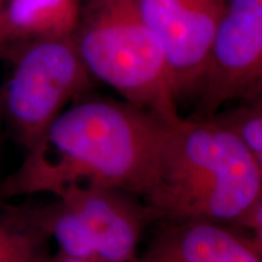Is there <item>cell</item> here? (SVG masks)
I'll return each mask as SVG.
<instances>
[{"instance_id": "cell-1", "label": "cell", "mask_w": 262, "mask_h": 262, "mask_svg": "<svg viewBox=\"0 0 262 262\" xmlns=\"http://www.w3.org/2000/svg\"><path fill=\"white\" fill-rule=\"evenodd\" d=\"M166 122L122 98L86 95L62 111L0 180V202L83 187L124 189L142 198Z\"/></svg>"}, {"instance_id": "cell-2", "label": "cell", "mask_w": 262, "mask_h": 262, "mask_svg": "<svg viewBox=\"0 0 262 262\" xmlns=\"http://www.w3.org/2000/svg\"><path fill=\"white\" fill-rule=\"evenodd\" d=\"M142 199L156 224L242 227L262 199V172L237 134L216 116L168 120Z\"/></svg>"}, {"instance_id": "cell-3", "label": "cell", "mask_w": 262, "mask_h": 262, "mask_svg": "<svg viewBox=\"0 0 262 262\" xmlns=\"http://www.w3.org/2000/svg\"><path fill=\"white\" fill-rule=\"evenodd\" d=\"M72 37L95 80L164 119L181 116L163 50L136 0H81Z\"/></svg>"}, {"instance_id": "cell-4", "label": "cell", "mask_w": 262, "mask_h": 262, "mask_svg": "<svg viewBox=\"0 0 262 262\" xmlns=\"http://www.w3.org/2000/svg\"><path fill=\"white\" fill-rule=\"evenodd\" d=\"M11 74L0 89L5 125L27 150L52 120L95 83L73 37H45L6 48Z\"/></svg>"}, {"instance_id": "cell-5", "label": "cell", "mask_w": 262, "mask_h": 262, "mask_svg": "<svg viewBox=\"0 0 262 262\" xmlns=\"http://www.w3.org/2000/svg\"><path fill=\"white\" fill-rule=\"evenodd\" d=\"M51 237L60 253L85 260L135 262L146 228L156 224L141 196L118 188H73L56 196Z\"/></svg>"}, {"instance_id": "cell-6", "label": "cell", "mask_w": 262, "mask_h": 262, "mask_svg": "<svg viewBox=\"0 0 262 262\" xmlns=\"http://www.w3.org/2000/svg\"><path fill=\"white\" fill-rule=\"evenodd\" d=\"M262 94V0H226L193 117Z\"/></svg>"}, {"instance_id": "cell-7", "label": "cell", "mask_w": 262, "mask_h": 262, "mask_svg": "<svg viewBox=\"0 0 262 262\" xmlns=\"http://www.w3.org/2000/svg\"><path fill=\"white\" fill-rule=\"evenodd\" d=\"M162 48L180 104L194 98L210 57L226 0H136Z\"/></svg>"}, {"instance_id": "cell-8", "label": "cell", "mask_w": 262, "mask_h": 262, "mask_svg": "<svg viewBox=\"0 0 262 262\" xmlns=\"http://www.w3.org/2000/svg\"><path fill=\"white\" fill-rule=\"evenodd\" d=\"M158 225L135 262H262L254 238L243 228L201 221Z\"/></svg>"}, {"instance_id": "cell-9", "label": "cell", "mask_w": 262, "mask_h": 262, "mask_svg": "<svg viewBox=\"0 0 262 262\" xmlns=\"http://www.w3.org/2000/svg\"><path fill=\"white\" fill-rule=\"evenodd\" d=\"M80 3L81 0H5L0 11L4 50L32 39L72 35Z\"/></svg>"}, {"instance_id": "cell-10", "label": "cell", "mask_w": 262, "mask_h": 262, "mask_svg": "<svg viewBox=\"0 0 262 262\" xmlns=\"http://www.w3.org/2000/svg\"><path fill=\"white\" fill-rule=\"evenodd\" d=\"M48 242L22 206L0 202V262H44Z\"/></svg>"}, {"instance_id": "cell-11", "label": "cell", "mask_w": 262, "mask_h": 262, "mask_svg": "<svg viewBox=\"0 0 262 262\" xmlns=\"http://www.w3.org/2000/svg\"><path fill=\"white\" fill-rule=\"evenodd\" d=\"M215 116L241 137L262 172V94L225 107Z\"/></svg>"}, {"instance_id": "cell-12", "label": "cell", "mask_w": 262, "mask_h": 262, "mask_svg": "<svg viewBox=\"0 0 262 262\" xmlns=\"http://www.w3.org/2000/svg\"><path fill=\"white\" fill-rule=\"evenodd\" d=\"M241 228L250 232L251 237L254 238L258 250L262 254V199L255 206L254 210L248 216V219L244 221Z\"/></svg>"}, {"instance_id": "cell-13", "label": "cell", "mask_w": 262, "mask_h": 262, "mask_svg": "<svg viewBox=\"0 0 262 262\" xmlns=\"http://www.w3.org/2000/svg\"><path fill=\"white\" fill-rule=\"evenodd\" d=\"M44 262H103V261H95V260H85V258H78L73 256H68L57 251V253L50 255L45 258Z\"/></svg>"}, {"instance_id": "cell-14", "label": "cell", "mask_w": 262, "mask_h": 262, "mask_svg": "<svg viewBox=\"0 0 262 262\" xmlns=\"http://www.w3.org/2000/svg\"><path fill=\"white\" fill-rule=\"evenodd\" d=\"M4 114H3V108H2V101H0V150L3 148V139H4Z\"/></svg>"}, {"instance_id": "cell-15", "label": "cell", "mask_w": 262, "mask_h": 262, "mask_svg": "<svg viewBox=\"0 0 262 262\" xmlns=\"http://www.w3.org/2000/svg\"><path fill=\"white\" fill-rule=\"evenodd\" d=\"M0 11H2V3H0ZM3 51H4V41H3L2 27H0V57L3 56Z\"/></svg>"}, {"instance_id": "cell-16", "label": "cell", "mask_w": 262, "mask_h": 262, "mask_svg": "<svg viewBox=\"0 0 262 262\" xmlns=\"http://www.w3.org/2000/svg\"><path fill=\"white\" fill-rule=\"evenodd\" d=\"M5 2V0H0V3H2V4H3V3H4Z\"/></svg>"}]
</instances>
